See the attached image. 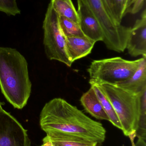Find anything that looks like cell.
<instances>
[{"label":"cell","mask_w":146,"mask_h":146,"mask_svg":"<svg viewBox=\"0 0 146 146\" xmlns=\"http://www.w3.org/2000/svg\"><path fill=\"white\" fill-rule=\"evenodd\" d=\"M39 123L46 135L80 138L98 144L106 138V129L101 123L61 98L45 104L40 113Z\"/></svg>","instance_id":"6da1fadb"},{"label":"cell","mask_w":146,"mask_h":146,"mask_svg":"<svg viewBox=\"0 0 146 146\" xmlns=\"http://www.w3.org/2000/svg\"><path fill=\"white\" fill-rule=\"evenodd\" d=\"M31 87L25 57L15 49L0 47V88L6 100L15 108L23 109Z\"/></svg>","instance_id":"7a4b0ae2"},{"label":"cell","mask_w":146,"mask_h":146,"mask_svg":"<svg viewBox=\"0 0 146 146\" xmlns=\"http://www.w3.org/2000/svg\"><path fill=\"white\" fill-rule=\"evenodd\" d=\"M97 85L112 104L124 135L129 137L136 133L139 121L143 92L141 94H134L117 86L109 84Z\"/></svg>","instance_id":"3957f363"},{"label":"cell","mask_w":146,"mask_h":146,"mask_svg":"<svg viewBox=\"0 0 146 146\" xmlns=\"http://www.w3.org/2000/svg\"><path fill=\"white\" fill-rule=\"evenodd\" d=\"M140 61L141 58L129 60L121 57L94 60L87 69L90 78L89 83L117 86L132 77Z\"/></svg>","instance_id":"277c9868"},{"label":"cell","mask_w":146,"mask_h":146,"mask_svg":"<svg viewBox=\"0 0 146 146\" xmlns=\"http://www.w3.org/2000/svg\"><path fill=\"white\" fill-rule=\"evenodd\" d=\"M88 9L99 23L107 48L121 53L126 49L131 27L119 24L109 15L102 0H77Z\"/></svg>","instance_id":"5b68a950"},{"label":"cell","mask_w":146,"mask_h":146,"mask_svg":"<svg viewBox=\"0 0 146 146\" xmlns=\"http://www.w3.org/2000/svg\"><path fill=\"white\" fill-rule=\"evenodd\" d=\"M43 44L45 54L51 60H56L71 67L66 48V37L59 23V15L49 4L43 23Z\"/></svg>","instance_id":"8992f818"},{"label":"cell","mask_w":146,"mask_h":146,"mask_svg":"<svg viewBox=\"0 0 146 146\" xmlns=\"http://www.w3.org/2000/svg\"><path fill=\"white\" fill-rule=\"evenodd\" d=\"M0 146H31L27 130L3 109L0 111Z\"/></svg>","instance_id":"52a82bcc"},{"label":"cell","mask_w":146,"mask_h":146,"mask_svg":"<svg viewBox=\"0 0 146 146\" xmlns=\"http://www.w3.org/2000/svg\"><path fill=\"white\" fill-rule=\"evenodd\" d=\"M126 49L133 57L146 56V11H143L140 19L130 28Z\"/></svg>","instance_id":"ba28073f"},{"label":"cell","mask_w":146,"mask_h":146,"mask_svg":"<svg viewBox=\"0 0 146 146\" xmlns=\"http://www.w3.org/2000/svg\"><path fill=\"white\" fill-rule=\"evenodd\" d=\"M78 4L79 25L84 36L96 43L103 41V33L97 20L82 3L78 2Z\"/></svg>","instance_id":"9c48e42d"},{"label":"cell","mask_w":146,"mask_h":146,"mask_svg":"<svg viewBox=\"0 0 146 146\" xmlns=\"http://www.w3.org/2000/svg\"><path fill=\"white\" fill-rule=\"evenodd\" d=\"M95 43L85 36L66 37V48L70 61L73 63L91 54Z\"/></svg>","instance_id":"30bf717a"},{"label":"cell","mask_w":146,"mask_h":146,"mask_svg":"<svg viewBox=\"0 0 146 146\" xmlns=\"http://www.w3.org/2000/svg\"><path fill=\"white\" fill-rule=\"evenodd\" d=\"M115 86L132 94H142L146 89V56L141 58L138 68L130 79Z\"/></svg>","instance_id":"8fae6325"},{"label":"cell","mask_w":146,"mask_h":146,"mask_svg":"<svg viewBox=\"0 0 146 146\" xmlns=\"http://www.w3.org/2000/svg\"><path fill=\"white\" fill-rule=\"evenodd\" d=\"M80 100L85 111L93 117L99 120L109 121V117L92 87L82 95Z\"/></svg>","instance_id":"7c38bea8"},{"label":"cell","mask_w":146,"mask_h":146,"mask_svg":"<svg viewBox=\"0 0 146 146\" xmlns=\"http://www.w3.org/2000/svg\"><path fill=\"white\" fill-rule=\"evenodd\" d=\"M50 3L59 16L69 19L79 25V15L72 0H51Z\"/></svg>","instance_id":"4fadbf2b"},{"label":"cell","mask_w":146,"mask_h":146,"mask_svg":"<svg viewBox=\"0 0 146 146\" xmlns=\"http://www.w3.org/2000/svg\"><path fill=\"white\" fill-rule=\"evenodd\" d=\"M90 84L91 87L94 89L103 109L109 117V121L110 122L116 127L121 130V126L120 121L109 100L100 90L97 85L93 83H90Z\"/></svg>","instance_id":"5bb4252c"},{"label":"cell","mask_w":146,"mask_h":146,"mask_svg":"<svg viewBox=\"0 0 146 146\" xmlns=\"http://www.w3.org/2000/svg\"><path fill=\"white\" fill-rule=\"evenodd\" d=\"M43 139L50 141L55 146H97L99 145L97 142L67 136L46 135Z\"/></svg>","instance_id":"9a60e30c"},{"label":"cell","mask_w":146,"mask_h":146,"mask_svg":"<svg viewBox=\"0 0 146 146\" xmlns=\"http://www.w3.org/2000/svg\"><path fill=\"white\" fill-rule=\"evenodd\" d=\"M59 23L62 31L66 37L84 36L79 25L64 17L59 16Z\"/></svg>","instance_id":"2e32d148"},{"label":"cell","mask_w":146,"mask_h":146,"mask_svg":"<svg viewBox=\"0 0 146 146\" xmlns=\"http://www.w3.org/2000/svg\"><path fill=\"white\" fill-rule=\"evenodd\" d=\"M136 135L138 138L146 140V89L141 96L140 115Z\"/></svg>","instance_id":"e0dca14e"},{"label":"cell","mask_w":146,"mask_h":146,"mask_svg":"<svg viewBox=\"0 0 146 146\" xmlns=\"http://www.w3.org/2000/svg\"><path fill=\"white\" fill-rule=\"evenodd\" d=\"M132 0H112L116 20L121 24L123 17L129 13Z\"/></svg>","instance_id":"ac0fdd59"},{"label":"cell","mask_w":146,"mask_h":146,"mask_svg":"<svg viewBox=\"0 0 146 146\" xmlns=\"http://www.w3.org/2000/svg\"><path fill=\"white\" fill-rule=\"evenodd\" d=\"M0 11L9 15L20 14L16 0H0Z\"/></svg>","instance_id":"d6986e66"},{"label":"cell","mask_w":146,"mask_h":146,"mask_svg":"<svg viewBox=\"0 0 146 146\" xmlns=\"http://www.w3.org/2000/svg\"><path fill=\"white\" fill-rule=\"evenodd\" d=\"M145 0H132L129 13L135 14L139 12L144 7Z\"/></svg>","instance_id":"ffe728a7"},{"label":"cell","mask_w":146,"mask_h":146,"mask_svg":"<svg viewBox=\"0 0 146 146\" xmlns=\"http://www.w3.org/2000/svg\"><path fill=\"white\" fill-rule=\"evenodd\" d=\"M105 7L108 13L110 15L111 17L117 22L116 20L115 17V13H114V9H113V4H112V0H102Z\"/></svg>","instance_id":"44dd1931"},{"label":"cell","mask_w":146,"mask_h":146,"mask_svg":"<svg viewBox=\"0 0 146 146\" xmlns=\"http://www.w3.org/2000/svg\"><path fill=\"white\" fill-rule=\"evenodd\" d=\"M136 137V133H134L130 135L129 138L130 139V141H131V144H132V146H136L135 145V139Z\"/></svg>","instance_id":"7402d4cb"},{"label":"cell","mask_w":146,"mask_h":146,"mask_svg":"<svg viewBox=\"0 0 146 146\" xmlns=\"http://www.w3.org/2000/svg\"><path fill=\"white\" fill-rule=\"evenodd\" d=\"M43 143L40 146H55L50 141L43 139Z\"/></svg>","instance_id":"603a6c76"},{"label":"cell","mask_w":146,"mask_h":146,"mask_svg":"<svg viewBox=\"0 0 146 146\" xmlns=\"http://www.w3.org/2000/svg\"><path fill=\"white\" fill-rule=\"evenodd\" d=\"M3 105V103H2V102H0V111L1 110H2V105Z\"/></svg>","instance_id":"cb8c5ba5"},{"label":"cell","mask_w":146,"mask_h":146,"mask_svg":"<svg viewBox=\"0 0 146 146\" xmlns=\"http://www.w3.org/2000/svg\"><path fill=\"white\" fill-rule=\"evenodd\" d=\"M97 146H99V145H97Z\"/></svg>","instance_id":"d4e9b609"}]
</instances>
